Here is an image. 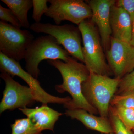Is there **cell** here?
<instances>
[{"label":"cell","instance_id":"7","mask_svg":"<svg viewBox=\"0 0 134 134\" xmlns=\"http://www.w3.org/2000/svg\"><path fill=\"white\" fill-rule=\"evenodd\" d=\"M48 2L50 5L44 15L58 25L68 21L79 25L92 16L90 5L82 0H49Z\"/></svg>","mask_w":134,"mask_h":134},{"label":"cell","instance_id":"21","mask_svg":"<svg viewBox=\"0 0 134 134\" xmlns=\"http://www.w3.org/2000/svg\"><path fill=\"white\" fill-rule=\"evenodd\" d=\"M47 0H32L33 13L32 18L35 23H40L41 18L45 14L48 8Z\"/></svg>","mask_w":134,"mask_h":134},{"label":"cell","instance_id":"6","mask_svg":"<svg viewBox=\"0 0 134 134\" xmlns=\"http://www.w3.org/2000/svg\"><path fill=\"white\" fill-rule=\"evenodd\" d=\"M34 39L29 31L0 21V51L9 58L19 62L24 59L27 48Z\"/></svg>","mask_w":134,"mask_h":134},{"label":"cell","instance_id":"27","mask_svg":"<svg viewBox=\"0 0 134 134\" xmlns=\"http://www.w3.org/2000/svg\"><path fill=\"white\" fill-rule=\"evenodd\" d=\"M133 93H134V91H133Z\"/></svg>","mask_w":134,"mask_h":134},{"label":"cell","instance_id":"2","mask_svg":"<svg viewBox=\"0 0 134 134\" xmlns=\"http://www.w3.org/2000/svg\"><path fill=\"white\" fill-rule=\"evenodd\" d=\"M121 79L90 72L82 84V92L87 101L102 117L108 118L110 102L115 95Z\"/></svg>","mask_w":134,"mask_h":134},{"label":"cell","instance_id":"18","mask_svg":"<svg viewBox=\"0 0 134 134\" xmlns=\"http://www.w3.org/2000/svg\"><path fill=\"white\" fill-rule=\"evenodd\" d=\"M110 105L134 109L133 92L122 95L115 94L111 100Z\"/></svg>","mask_w":134,"mask_h":134},{"label":"cell","instance_id":"20","mask_svg":"<svg viewBox=\"0 0 134 134\" xmlns=\"http://www.w3.org/2000/svg\"><path fill=\"white\" fill-rule=\"evenodd\" d=\"M108 118L114 134H134L133 131L125 126L110 107Z\"/></svg>","mask_w":134,"mask_h":134},{"label":"cell","instance_id":"19","mask_svg":"<svg viewBox=\"0 0 134 134\" xmlns=\"http://www.w3.org/2000/svg\"><path fill=\"white\" fill-rule=\"evenodd\" d=\"M134 91V69L121 79L116 95H122Z\"/></svg>","mask_w":134,"mask_h":134},{"label":"cell","instance_id":"10","mask_svg":"<svg viewBox=\"0 0 134 134\" xmlns=\"http://www.w3.org/2000/svg\"><path fill=\"white\" fill-rule=\"evenodd\" d=\"M106 57L115 78L121 79L134 69V46L129 42L111 37Z\"/></svg>","mask_w":134,"mask_h":134},{"label":"cell","instance_id":"3","mask_svg":"<svg viewBox=\"0 0 134 134\" xmlns=\"http://www.w3.org/2000/svg\"><path fill=\"white\" fill-rule=\"evenodd\" d=\"M78 27L82 40L83 63L89 71L108 76L113 74L106 62L100 36L95 25L86 19Z\"/></svg>","mask_w":134,"mask_h":134},{"label":"cell","instance_id":"1","mask_svg":"<svg viewBox=\"0 0 134 134\" xmlns=\"http://www.w3.org/2000/svg\"><path fill=\"white\" fill-rule=\"evenodd\" d=\"M48 63L59 70L62 76L63 83L55 86L59 93L67 92L72 99L64 105L67 109L81 108L92 114H98L97 110L86 100L82 92V84L88 77L90 72L85 65L71 57L67 62L60 60H48Z\"/></svg>","mask_w":134,"mask_h":134},{"label":"cell","instance_id":"4","mask_svg":"<svg viewBox=\"0 0 134 134\" xmlns=\"http://www.w3.org/2000/svg\"><path fill=\"white\" fill-rule=\"evenodd\" d=\"M70 54L61 46L50 35L40 36L34 39L29 46L25 55L26 71L36 79L40 75L38 66L44 60H60L68 62Z\"/></svg>","mask_w":134,"mask_h":134},{"label":"cell","instance_id":"14","mask_svg":"<svg viewBox=\"0 0 134 134\" xmlns=\"http://www.w3.org/2000/svg\"><path fill=\"white\" fill-rule=\"evenodd\" d=\"M112 37L129 43L132 37V22L129 15L122 8L114 5L110 14Z\"/></svg>","mask_w":134,"mask_h":134},{"label":"cell","instance_id":"12","mask_svg":"<svg viewBox=\"0 0 134 134\" xmlns=\"http://www.w3.org/2000/svg\"><path fill=\"white\" fill-rule=\"evenodd\" d=\"M19 109L26 115L34 127L41 132L46 130L53 131L55 122L63 115L45 103L42 104L40 107Z\"/></svg>","mask_w":134,"mask_h":134},{"label":"cell","instance_id":"26","mask_svg":"<svg viewBox=\"0 0 134 134\" xmlns=\"http://www.w3.org/2000/svg\"><path fill=\"white\" fill-rule=\"evenodd\" d=\"M133 133H134V130H133Z\"/></svg>","mask_w":134,"mask_h":134},{"label":"cell","instance_id":"11","mask_svg":"<svg viewBox=\"0 0 134 134\" xmlns=\"http://www.w3.org/2000/svg\"><path fill=\"white\" fill-rule=\"evenodd\" d=\"M87 1L92 11L91 22L97 26L103 48L107 51L110 47L111 38V10L116 1L90 0Z\"/></svg>","mask_w":134,"mask_h":134},{"label":"cell","instance_id":"23","mask_svg":"<svg viewBox=\"0 0 134 134\" xmlns=\"http://www.w3.org/2000/svg\"><path fill=\"white\" fill-rule=\"evenodd\" d=\"M115 5L122 8L128 14L132 22L134 20V0H119L116 1Z\"/></svg>","mask_w":134,"mask_h":134},{"label":"cell","instance_id":"5","mask_svg":"<svg viewBox=\"0 0 134 134\" xmlns=\"http://www.w3.org/2000/svg\"><path fill=\"white\" fill-rule=\"evenodd\" d=\"M30 29L36 33L52 36L73 58L84 63L82 37L78 27L65 24L58 25L49 23H34Z\"/></svg>","mask_w":134,"mask_h":134},{"label":"cell","instance_id":"24","mask_svg":"<svg viewBox=\"0 0 134 134\" xmlns=\"http://www.w3.org/2000/svg\"><path fill=\"white\" fill-rule=\"evenodd\" d=\"M129 43L134 46V20L132 22V37Z\"/></svg>","mask_w":134,"mask_h":134},{"label":"cell","instance_id":"15","mask_svg":"<svg viewBox=\"0 0 134 134\" xmlns=\"http://www.w3.org/2000/svg\"><path fill=\"white\" fill-rule=\"evenodd\" d=\"M1 1L12 10L21 23L22 27L30 28L28 13L33 7L32 0H2Z\"/></svg>","mask_w":134,"mask_h":134},{"label":"cell","instance_id":"22","mask_svg":"<svg viewBox=\"0 0 134 134\" xmlns=\"http://www.w3.org/2000/svg\"><path fill=\"white\" fill-rule=\"evenodd\" d=\"M0 19L1 21L9 23L16 27L19 28L22 27L21 23L12 10L1 5H0Z\"/></svg>","mask_w":134,"mask_h":134},{"label":"cell","instance_id":"25","mask_svg":"<svg viewBox=\"0 0 134 134\" xmlns=\"http://www.w3.org/2000/svg\"><path fill=\"white\" fill-rule=\"evenodd\" d=\"M100 134H114V133H108V134H102V133H101Z\"/></svg>","mask_w":134,"mask_h":134},{"label":"cell","instance_id":"17","mask_svg":"<svg viewBox=\"0 0 134 134\" xmlns=\"http://www.w3.org/2000/svg\"><path fill=\"white\" fill-rule=\"evenodd\" d=\"M110 107L130 130H134V109L118 106Z\"/></svg>","mask_w":134,"mask_h":134},{"label":"cell","instance_id":"9","mask_svg":"<svg viewBox=\"0 0 134 134\" xmlns=\"http://www.w3.org/2000/svg\"><path fill=\"white\" fill-rule=\"evenodd\" d=\"M1 78L5 83L3 96L0 103V113L6 110L26 108L36 102L33 91L16 81L7 73L1 71Z\"/></svg>","mask_w":134,"mask_h":134},{"label":"cell","instance_id":"13","mask_svg":"<svg viewBox=\"0 0 134 134\" xmlns=\"http://www.w3.org/2000/svg\"><path fill=\"white\" fill-rule=\"evenodd\" d=\"M65 114L71 119L79 121L88 129L98 131L102 134L113 133L109 118L97 116L81 108L67 109Z\"/></svg>","mask_w":134,"mask_h":134},{"label":"cell","instance_id":"16","mask_svg":"<svg viewBox=\"0 0 134 134\" xmlns=\"http://www.w3.org/2000/svg\"><path fill=\"white\" fill-rule=\"evenodd\" d=\"M11 134H43L27 118L16 120L11 125Z\"/></svg>","mask_w":134,"mask_h":134},{"label":"cell","instance_id":"8","mask_svg":"<svg viewBox=\"0 0 134 134\" xmlns=\"http://www.w3.org/2000/svg\"><path fill=\"white\" fill-rule=\"evenodd\" d=\"M0 69L1 71L7 72L12 77L18 76L23 80L33 91L36 101L42 104L53 103L64 105L72 99L69 97L60 98L49 94L42 88L37 79L22 68L19 62L9 58L1 53H0Z\"/></svg>","mask_w":134,"mask_h":134}]
</instances>
